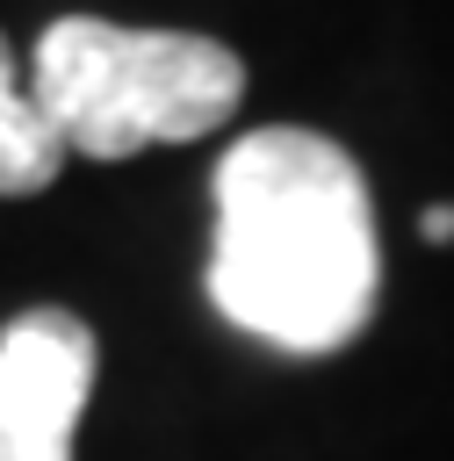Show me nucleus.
Instances as JSON below:
<instances>
[{"mask_svg": "<svg viewBox=\"0 0 454 461\" xmlns=\"http://www.w3.org/2000/svg\"><path fill=\"white\" fill-rule=\"evenodd\" d=\"M101 375L94 324L36 303L0 331V461H72Z\"/></svg>", "mask_w": 454, "mask_h": 461, "instance_id": "obj_3", "label": "nucleus"}, {"mask_svg": "<svg viewBox=\"0 0 454 461\" xmlns=\"http://www.w3.org/2000/svg\"><path fill=\"white\" fill-rule=\"evenodd\" d=\"M65 137L50 130L14 43L0 36V194H43L58 173H65Z\"/></svg>", "mask_w": 454, "mask_h": 461, "instance_id": "obj_4", "label": "nucleus"}, {"mask_svg": "<svg viewBox=\"0 0 454 461\" xmlns=\"http://www.w3.org/2000/svg\"><path fill=\"white\" fill-rule=\"evenodd\" d=\"M382 295L375 202L324 130H252L216 166L209 303L274 353H339Z\"/></svg>", "mask_w": 454, "mask_h": 461, "instance_id": "obj_1", "label": "nucleus"}, {"mask_svg": "<svg viewBox=\"0 0 454 461\" xmlns=\"http://www.w3.org/2000/svg\"><path fill=\"white\" fill-rule=\"evenodd\" d=\"M29 86L79 158H137L151 144H195L245 101L231 43L195 29H130L101 14H58L29 50Z\"/></svg>", "mask_w": 454, "mask_h": 461, "instance_id": "obj_2", "label": "nucleus"}, {"mask_svg": "<svg viewBox=\"0 0 454 461\" xmlns=\"http://www.w3.org/2000/svg\"><path fill=\"white\" fill-rule=\"evenodd\" d=\"M425 238L447 245V238H454V209H425Z\"/></svg>", "mask_w": 454, "mask_h": 461, "instance_id": "obj_5", "label": "nucleus"}]
</instances>
